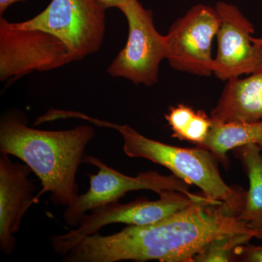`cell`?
<instances>
[{"label":"cell","mask_w":262,"mask_h":262,"mask_svg":"<svg viewBox=\"0 0 262 262\" xmlns=\"http://www.w3.org/2000/svg\"><path fill=\"white\" fill-rule=\"evenodd\" d=\"M237 234H253L261 239L262 230L248 228L224 203L205 198L156 223L127 225L108 235L97 232L88 236L61 261L194 262L213 239Z\"/></svg>","instance_id":"1"},{"label":"cell","mask_w":262,"mask_h":262,"mask_svg":"<svg viewBox=\"0 0 262 262\" xmlns=\"http://www.w3.org/2000/svg\"><path fill=\"white\" fill-rule=\"evenodd\" d=\"M94 135L91 125L39 130L29 126L21 112L7 113L0 120V152L22 160L39 179L36 203L50 193L53 204L67 207L78 196L76 175Z\"/></svg>","instance_id":"2"},{"label":"cell","mask_w":262,"mask_h":262,"mask_svg":"<svg viewBox=\"0 0 262 262\" xmlns=\"http://www.w3.org/2000/svg\"><path fill=\"white\" fill-rule=\"evenodd\" d=\"M76 117L117 130L122 136V149L127 157L149 160L168 168L189 185L196 186L210 201L224 203L237 216L242 211L247 191L226 184L219 170L220 161L208 150L168 145L141 135L128 125L98 120L79 112Z\"/></svg>","instance_id":"3"},{"label":"cell","mask_w":262,"mask_h":262,"mask_svg":"<svg viewBox=\"0 0 262 262\" xmlns=\"http://www.w3.org/2000/svg\"><path fill=\"white\" fill-rule=\"evenodd\" d=\"M106 10L98 0H52L34 18L15 24L20 28L39 29L61 39L71 63L82 61L101 48Z\"/></svg>","instance_id":"4"},{"label":"cell","mask_w":262,"mask_h":262,"mask_svg":"<svg viewBox=\"0 0 262 262\" xmlns=\"http://www.w3.org/2000/svg\"><path fill=\"white\" fill-rule=\"evenodd\" d=\"M205 198L203 194L192 198L177 191H163L157 201L137 200L125 204L115 202L98 207L84 215L79 225L72 230L50 236L51 247L56 254L64 256L84 237L97 233L105 226L151 225Z\"/></svg>","instance_id":"5"},{"label":"cell","mask_w":262,"mask_h":262,"mask_svg":"<svg viewBox=\"0 0 262 262\" xmlns=\"http://www.w3.org/2000/svg\"><path fill=\"white\" fill-rule=\"evenodd\" d=\"M118 9L127 19L128 37L106 72L136 85H154L158 82L160 63L166 59L165 35L155 28L152 11L146 9L139 0H127Z\"/></svg>","instance_id":"6"},{"label":"cell","mask_w":262,"mask_h":262,"mask_svg":"<svg viewBox=\"0 0 262 262\" xmlns=\"http://www.w3.org/2000/svg\"><path fill=\"white\" fill-rule=\"evenodd\" d=\"M82 163L97 167L98 171L96 174L87 173L90 179L89 190L78 194L75 201L66 207L63 220L66 225L73 228L79 225L86 213L98 207L118 202L132 191L149 190L158 194L163 191H177L192 198L199 195L191 192L189 184L173 174L165 176L149 170L129 177L110 168L92 155H85Z\"/></svg>","instance_id":"7"},{"label":"cell","mask_w":262,"mask_h":262,"mask_svg":"<svg viewBox=\"0 0 262 262\" xmlns=\"http://www.w3.org/2000/svg\"><path fill=\"white\" fill-rule=\"evenodd\" d=\"M68 63V50L56 36L20 28L0 17V80L48 72Z\"/></svg>","instance_id":"8"},{"label":"cell","mask_w":262,"mask_h":262,"mask_svg":"<svg viewBox=\"0 0 262 262\" xmlns=\"http://www.w3.org/2000/svg\"><path fill=\"white\" fill-rule=\"evenodd\" d=\"M220 27L216 9L206 5H195L177 19L165 35L170 67L201 77L213 75L212 42Z\"/></svg>","instance_id":"9"},{"label":"cell","mask_w":262,"mask_h":262,"mask_svg":"<svg viewBox=\"0 0 262 262\" xmlns=\"http://www.w3.org/2000/svg\"><path fill=\"white\" fill-rule=\"evenodd\" d=\"M220 17L217 51L213 63L216 78L227 82L262 70V38L253 37L251 22L235 5L218 2Z\"/></svg>","instance_id":"10"},{"label":"cell","mask_w":262,"mask_h":262,"mask_svg":"<svg viewBox=\"0 0 262 262\" xmlns=\"http://www.w3.org/2000/svg\"><path fill=\"white\" fill-rule=\"evenodd\" d=\"M10 155L0 152V250L9 256L16 248L15 234L22 219L35 201V186L29 179L32 169L14 163Z\"/></svg>","instance_id":"11"},{"label":"cell","mask_w":262,"mask_h":262,"mask_svg":"<svg viewBox=\"0 0 262 262\" xmlns=\"http://www.w3.org/2000/svg\"><path fill=\"white\" fill-rule=\"evenodd\" d=\"M210 117L225 123L262 121V70L227 80Z\"/></svg>","instance_id":"12"},{"label":"cell","mask_w":262,"mask_h":262,"mask_svg":"<svg viewBox=\"0 0 262 262\" xmlns=\"http://www.w3.org/2000/svg\"><path fill=\"white\" fill-rule=\"evenodd\" d=\"M248 144L258 146L262 153V121L213 122L206 140L196 146L211 151L225 167L229 163V151Z\"/></svg>","instance_id":"13"},{"label":"cell","mask_w":262,"mask_h":262,"mask_svg":"<svg viewBox=\"0 0 262 262\" xmlns=\"http://www.w3.org/2000/svg\"><path fill=\"white\" fill-rule=\"evenodd\" d=\"M244 165L249 189L237 218L253 230H262V153L258 146L248 144L232 150Z\"/></svg>","instance_id":"14"},{"label":"cell","mask_w":262,"mask_h":262,"mask_svg":"<svg viewBox=\"0 0 262 262\" xmlns=\"http://www.w3.org/2000/svg\"><path fill=\"white\" fill-rule=\"evenodd\" d=\"M165 118L173 132V137L196 146L204 142L213 124L211 117L204 112L195 111L184 104L169 108Z\"/></svg>","instance_id":"15"},{"label":"cell","mask_w":262,"mask_h":262,"mask_svg":"<svg viewBox=\"0 0 262 262\" xmlns=\"http://www.w3.org/2000/svg\"><path fill=\"white\" fill-rule=\"evenodd\" d=\"M253 237V234H237L213 239L194 256V262L234 261L237 248Z\"/></svg>","instance_id":"16"},{"label":"cell","mask_w":262,"mask_h":262,"mask_svg":"<svg viewBox=\"0 0 262 262\" xmlns=\"http://www.w3.org/2000/svg\"><path fill=\"white\" fill-rule=\"evenodd\" d=\"M234 261L262 262V246L241 245L236 249Z\"/></svg>","instance_id":"17"},{"label":"cell","mask_w":262,"mask_h":262,"mask_svg":"<svg viewBox=\"0 0 262 262\" xmlns=\"http://www.w3.org/2000/svg\"><path fill=\"white\" fill-rule=\"evenodd\" d=\"M98 1L101 3L105 9L107 10L113 8L118 9L127 0H98Z\"/></svg>","instance_id":"18"},{"label":"cell","mask_w":262,"mask_h":262,"mask_svg":"<svg viewBox=\"0 0 262 262\" xmlns=\"http://www.w3.org/2000/svg\"><path fill=\"white\" fill-rule=\"evenodd\" d=\"M23 1L25 0H0V15L3 16L6 10L8 9L12 5Z\"/></svg>","instance_id":"19"}]
</instances>
